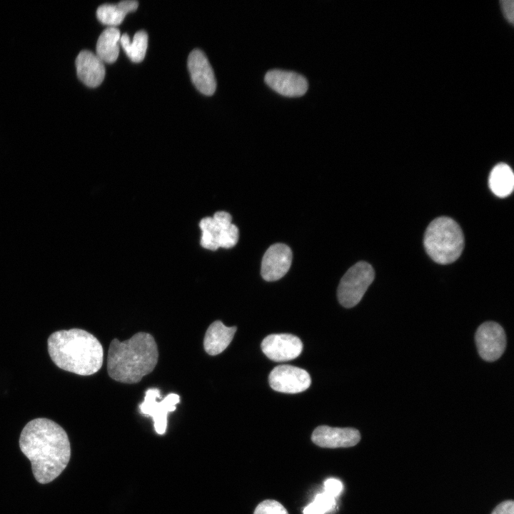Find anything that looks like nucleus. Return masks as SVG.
I'll return each instance as SVG.
<instances>
[{"label": "nucleus", "instance_id": "13", "mask_svg": "<svg viewBox=\"0 0 514 514\" xmlns=\"http://www.w3.org/2000/svg\"><path fill=\"white\" fill-rule=\"evenodd\" d=\"M264 79L270 88L285 96H301L308 90L306 78L293 71L273 69L266 73Z\"/></svg>", "mask_w": 514, "mask_h": 514}, {"label": "nucleus", "instance_id": "18", "mask_svg": "<svg viewBox=\"0 0 514 514\" xmlns=\"http://www.w3.org/2000/svg\"><path fill=\"white\" fill-rule=\"evenodd\" d=\"M120 31L115 27L105 29L96 43V56L104 62L114 63L119 56Z\"/></svg>", "mask_w": 514, "mask_h": 514}, {"label": "nucleus", "instance_id": "22", "mask_svg": "<svg viewBox=\"0 0 514 514\" xmlns=\"http://www.w3.org/2000/svg\"><path fill=\"white\" fill-rule=\"evenodd\" d=\"M253 514H288V513L279 502L274 500H266L257 505Z\"/></svg>", "mask_w": 514, "mask_h": 514}, {"label": "nucleus", "instance_id": "12", "mask_svg": "<svg viewBox=\"0 0 514 514\" xmlns=\"http://www.w3.org/2000/svg\"><path fill=\"white\" fill-rule=\"evenodd\" d=\"M312 441L322 448H348L356 445L361 440L359 431L352 428H333L320 425L313 432Z\"/></svg>", "mask_w": 514, "mask_h": 514}, {"label": "nucleus", "instance_id": "4", "mask_svg": "<svg viewBox=\"0 0 514 514\" xmlns=\"http://www.w3.org/2000/svg\"><path fill=\"white\" fill-rule=\"evenodd\" d=\"M423 245L435 263L445 265L455 261L464 248V236L460 226L451 218L441 216L427 227Z\"/></svg>", "mask_w": 514, "mask_h": 514}, {"label": "nucleus", "instance_id": "23", "mask_svg": "<svg viewBox=\"0 0 514 514\" xmlns=\"http://www.w3.org/2000/svg\"><path fill=\"white\" fill-rule=\"evenodd\" d=\"M201 244L203 248L208 250L215 251L218 249L220 247L218 235L209 233H202Z\"/></svg>", "mask_w": 514, "mask_h": 514}, {"label": "nucleus", "instance_id": "3", "mask_svg": "<svg viewBox=\"0 0 514 514\" xmlns=\"http://www.w3.org/2000/svg\"><path fill=\"white\" fill-rule=\"evenodd\" d=\"M158 358V347L150 333L139 332L124 341L114 338L108 352V373L114 381L136 383L153 371Z\"/></svg>", "mask_w": 514, "mask_h": 514}, {"label": "nucleus", "instance_id": "11", "mask_svg": "<svg viewBox=\"0 0 514 514\" xmlns=\"http://www.w3.org/2000/svg\"><path fill=\"white\" fill-rule=\"evenodd\" d=\"M188 68L196 88L204 95H213L216 81L212 67L202 51L194 49L190 53Z\"/></svg>", "mask_w": 514, "mask_h": 514}, {"label": "nucleus", "instance_id": "17", "mask_svg": "<svg viewBox=\"0 0 514 514\" xmlns=\"http://www.w3.org/2000/svg\"><path fill=\"white\" fill-rule=\"evenodd\" d=\"M488 184L491 191L498 197L509 196L514 188V175L511 168L504 163L495 166L490 171Z\"/></svg>", "mask_w": 514, "mask_h": 514}, {"label": "nucleus", "instance_id": "1", "mask_svg": "<svg viewBox=\"0 0 514 514\" xmlns=\"http://www.w3.org/2000/svg\"><path fill=\"white\" fill-rule=\"evenodd\" d=\"M19 447L31 463L36 480L46 484L56 478L66 467L71 456L68 435L54 421L39 418L23 428Z\"/></svg>", "mask_w": 514, "mask_h": 514}, {"label": "nucleus", "instance_id": "27", "mask_svg": "<svg viewBox=\"0 0 514 514\" xmlns=\"http://www.w3.org/2000/svg\"><path fill=\"white\" fill-rule=\"evenodd\" d=\"M213 218L221 229L225 228L232 223L231 216L226 211L216 212L213 216Z\"/></svg>", "mask_w": 514, "mask_h": 514}, {"label": "nucleus", "instance_id": "16", "mask_svg": "<svg viewBox=\"0 0 514 514\" xmlns=\"http://www.w3.org/2000/svg\"><path fill=\"white\" fill-rule=\"evenodd\" d=\"M138 5L134 0H124L116 4H102L97 9L96 16L102 24L113 27L121 24L126 15L135 11Z\"/></svg>", "mask_w": 514, "mask_h": 514}, {"label": "nucleus", "instance_id": "5", "mask_svg": "<svg viewBox=\"0 0 514 514\" xmlns=\"http://www.w3.org/2000/svg\"><path fill=\"white\" fill-rule=\"evenodd\" d=\"M375 277L373 267L365 261L351 266L342 277L337 290L338 299L346 308L357 305Z\"/></svg>", "mask_w": 514, "mask_h": 514}, {"label": "nucleus", "instance_id": "14", "mask_svg": "<svg viewBox=\"0 0 514 514\" xmlns=\"http://www.w3.org/2000/svg\"><path fill=\"white\" fill-rule=\"evenodd\" d=\"M76 67L79 79L89 87L99 86L104 79V62L92 51H80L76 59Z\"/></svg>", "mask_w": 514, "mask_h": 514}, {"label": "nucleus", "instance_id": "6", "mask_svg": "<svg viewBox=\"0 0 514 514\" xmlns=\"http://www.w3.org/2000/svg\"><path fill=\"white\" fill-rule=\"evenodd\" d=\"M161 398L158 388H149L146 391L143 401L139 405L140 412L151 416L158 434H163L167 428V415L176 410V405L180 402L176 393H169L163 400L158 402L156 398Z\"/></svg>", "mask_w": 514, "mask_h": 514}, {"label": "nucleus", "instance_id": "19", "mask_svg": "<svg viewBox=\"0 0 514 514\" xmlns=\"http://www.w3.org/2000/svg\"><path fill=\"white\" fill-rule=\"evenodd\" d=\"M119 42L133 62L138 63L143 60L148 46V35L146 31L136 32L131 43L128 35L124 34L121 36Z\"/></svg>", "mask_w": 514, "mask_h": 514}, {"label": "nucleus", "instance_id": "8", "mask_svg": "<svg viewBox=\"0 0 514 514\" xmlns=\"http://www.w3.org/2000/svg\"><path fill=\"white\" fill-rule=\"evenodd\" d=\"M268 381L272 389L286 393L303 392L309 388L311 383L306 371L290 365L275 367L269 374Z\"/></svg>", "mask_w": 514, "mask_h": 514}, {"label": "nucleus", "instance_id": "24", "mask_svg": "<svg viewBox=\"0 0 514 514\" xmlns=\"http://www.w3.org/2000/svg\"><path fill=\"white\" fill-rule=\"evenodd\" d=\"M202 233H213L219 236L221 228L217 225L213 217H206L199 223Z\"/></svg>", "mask_w": 514, "mask_h": 514}, {"label": "nucleus", "instance_id": "7", "mask_svg": "<svg viewBox=\"0 0 514 514\" xmlns=\"http://www.w3.org/2000/svg\"><path fill=\"white\" fill-rule=\"evenodd\" d=\"M475 342L478 353L483 360L496 361L503 355L506 346L504 330L495 322H485L476 331Z\"/></svg>", "mask_w": 514, "mask_h": 514}, {"label": "nucleus", "instance_id": "9", "mask_svg": "<svg viewBox=\"0 0 514 514\" xmlns=\"http://www.w3.org/2000/svg\"><path fill=\"white\" fill-rule=\"evenodd\" d=\"M261 349L273 361H288L301 353L303 343L298 337L292 334H271L263 340Z\"/></svg>", "mask_w": 514, "mask_h": 514}, {"label": "nucleus", "instance_id": "2", "mask_svg": "<svg viewBox=\"0 0 514 514\" xmlns=\"http://www.w3.org/2000/svg\"><path fill=\"white\" fill-rule=\"evenodd\" d=\"M47 346L53 362L64 371L90 376L102 366L103 347L94 336L84 330L56 331L49 337Z\"/></svg>", "mask_w": 514, "mask_h": 514}, {"label": "nucleus", "instance_id": "25", "mask_svg": "<svg viewBox=\"0 0 514 514\" xmlns=\"http://www.w3.org/2000/svg\"><path fill=\"white\" fill-rule=\"evenodd\" d=\"M324 489L326 493L336 498L342 491L343 484L337 479L330 478L325 481Z\"/></svg>", "mask_w": 514, "mask_h": 514}, {"label": "nucleus", "instance_id": "21", "mask_svg": "<svg viewBox=\"0 0 514 514\" xmlns=\"http://www.w3.org/2000/svg\"><path fill=\"white\" fill-rule=\"evenodd\" d=\"M238 229L231 223L228 227L221 230L218 236L219 246L224 248L233 247L238 241Z\"/></svg>", "mask_w": 514, "mask_h": 514}, {"label": "nucleus", "instance_id": "28", "mask_svg": "<svg viewBox=\"0 0 514 514\" xmlns=\"http://www.w3.org/2000/svg\"><path fill=\"white\" fill-rule=\"evenodd\" d=\"M491 514H514V502L509 500L500 503Z\"/></svg>", "mask_w": 514, "mask_h": 514}, {"label": "nucleus", "instance_id": "10", "mask_svg": "<svg viewBox=\"0 0 514 514\" xmlns=\"http://www.w3.org/2000/svg\"><path fill=\"white\" fill-rule=\"evenodd\" d=\"M292 261V251L283 243L271 245L265 252L261 268L262 278L267 281L281 278L288 271Z\"/></svg>", "mask_w": 514, "mask_h": 514}, {"label": "nucleus", "instance_id": "15", "mask_svg": "<svg viewBox=\"0 0 514 514\" xmlns=\"http://www.w3.org/2000/svg\"><path fill=\"white\" fill-rule=\"evenodd\" d=\"M236 327L226 326L221 321H216L208 328L204 339L203 348L211 356H216L222 353L230 344Z\"/></svg>", "mask_w": 514, "mask_h": 514}, {"label": "nucleus", "instance_id": "20", "mask_svg": "<svg viewBox=\"0 0 514 514\" xmlns=\"http://www.w3.org/2000/svg\"><path fill=\"white\" fill-rule=\"evenodd\" d=\"M336 506V498L325 491L316 495L314 500L303 509V514H325Z\"/></svg>", "mask_w": 514, "mask_h": 514}, {"label": "nucleus", "instance_id": "26", "mask_svg": "<svg viewBox=\"0 0 514 514\" xmlns=\"http://www.w3.org/2000/svg\"><path fill=\"white\" fill-rule=\"evenodd\" d=\"M500 9L505 19L510 24L514 21V1L513 0L500 1Z\"/></svg>", "mask_w": 514, "mask_h": 514}]
</instances>
